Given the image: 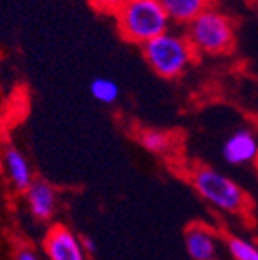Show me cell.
Returning <instances> with one entry per match:
<instances>
[{
	"label": "cell",
	"instance_id": "3",
	"mask_svg": "<svg viewBox=\"0 0 258 260\" xmlns=\"http://www.w3.org/2000/svg\"><path fill=\"white\" fill-rule=\"evenodd\" d=\"M143 47L145 61L157 76L177 78L184 73L194 58L197 56L195 49L188 42L186 35L166 31L153 40L146 42Z\"/></svg>",
	"mask_w": 258,
	"mask_h": 260
},
{
	"label": "cell",
	"instance_id": "10",
	"mask_svg": "<svg viewBox=\"0 0 258 260\" xmlns=\"http://www.w3.org/2000/svg\"><path fill=\"white\" fill-rule=\"evenodd\" d=\"M168 15L170 22L188 25L201 13L211 8V0H159Z\"/></svg>",
	"mask_w": 258,
	"mask_h": 260
},
{
	"label": "cell",
	"instance_id": "8",
	"mask_svg": "<svg viewBox=\"0 0 258 260\" xmlns=\"http://www.w3.org/2000/svg\"><path fill=\"white\" fill-rule=\"evenodd\" d=\"M25 201H27V208L31 211V215L40 222L53 219L54 211L58 206V195L47 181L42 179H35V183L29 186L25 191Z\"/></svg>",
	"mask_w": 258,
	"mask_h": 260
},
{
	"label": "cell",
	"instance_id": "4",
	"mask_svg": "<svg viewBox=\"0 0 258 260\" xmlns=\"http://www.w3.org/2000/svg\"><path fill=\"white\" fill-rule=\"evenodd\" d=\"M186 38L197 54H226L235 47V25L230 16L215 8L186 25Z\"/></svg>",
	"mask_w": 258,
	"mask_h": 260
},
{
	"label": "cell",
	"instance_id": "2",
	"mask_svg": "<svg viewBox=\"0 0 258 260\" xmlns=\"http://www.w3.org/2000/svg\"><path fill=\"white\" fill-rule=\"evenodd\" d=\"M191 186L206 203L231 215H244L249 210V197L242 186L215 168L197 167L190 174Z\"/></svg>",
	"mask_w": 258,
	"mask_h": 260
},
{
	"label": "cell",
	"instance_id": "16",
	"mask_svg": "<svg viewBox=\"0 0 258 260\" xmlns=\"http://www.w3.org/2000/svg\"><path fill=\"white\" fill-rule=\"evenodd\" d=\"M81 244H83V249L87 255H94V253H96V244H94V240L90 239V237H83Z\"/></svg>",
	"mask_w": 258,
	"mask_h": 260
},
{
	"label": "cell",
	"instance_id": "7",
	"mask_svg": "<svg viewBox=\"0 0 258 260\" xmlns=\"http://www.w3.org/2000/svg\"><path fill=\"white\" fill-rule=\"evenodd\" d=\"M184 246L191 260H215L218 251V237L213 228L194 222L186 228Z\"/></svg>",
	"mask_w": 258,
	"mask_h": 260
},
{
	"label": "cell",
	"instance_id": "15",
	"mask_svg": "<svg viewBox=\"0 0 258 260\" xmlns=\"http://www.w3.org/2000/svg\"><path fill=\"white\" fill-rule=\"evenodd\" d=\"M15 260H40V258H38V255L31 248H20L16 251Z\"/></svg>",
	"mask_w": 258,
	"mask_h": 260
},
{
	"label": "cell",
	"instance_id": "11",
	"mask_svg": "<svg viewBox=\"0 0 258 260\" xmlns=\"http://www.w3.org/2000/svg\"><path fill=\"white\" fill-rule=\"evenodd\" d=\"M89 92L96 102L103 103V105H112V103H116L117 100H119L121 89L117 85V81L110 80V78H105V76H100L90 81Z\"/></svg>",
	"mask_w": 258,
	"mask_h": 260
},
{
	"label": "cell",
	"instance_id": "6",
	"mask_svg": "<svg viewBox=\"0 0 258 260\" xmlns=\"http://www.w3.org/2000/svg\"><path fill=\"white\" fill-rule=\"evenodd\" d=\"M222 157L233 167L258 161V136L249 128L235 130L222 145Z\"/></svg>",
	"mask_w": 258,
	"mask_h": 260
},
{
	"label": "cell",
	"instance_id": "1",
	"mask_svg": "<svg viewBox=\"0 0 258 260\" xmlns=\"http://www.w3.org/2000/svg\"><path fill=\"white\" fill-rule=\"evenodd\" d=\"M114 16L123 40L137 45L170 31L172 24L159 0H126Z\"/></svg>",
	"mask_w": 258,
	"mask_h": 260
},
{
	"label": "cell",
	"instance_id": "14",
	"mask_svg": "<svg viewBox=\"0 0 258 260\" xmlns=\"http://www.w3.org/2000/svg\"><path fill=\"white\" fill-rule=\"evenodd\" d=\"M125 2L126 0H89V4L92 6L96 11L105 13V15H116Z\"/></svg>",
	"mask_w": 258,
	"mask_h": 260
},
{
	"label": "cell",
	"instance_id": "12",
	"mask_svg": "<svg viewBox=\"0 0 258 260\" xmlns=\"http://www.w3.org/2000/svg\"><path fill=\"white\" fill-rule=\"evenodd\" d=\"M139 145L152 154H165L172 146V139L166 132L155 128H145L139 134Z\"/></svg>",
	"mask_w": 258,
	"mask_h": 260
},
{
	"label": "cell",
	"instance_id": "17",
	"mask_svg": "<svg viewBox=\"0 0 258 260\" xmlns=\"http://www.w3.org/2000/svg\"><path fill=\"white\" fill-rule=\"evenodd\" d=\"M256 165H258V161H256Z\"/></svg>",
	"mask_w": 258,
	"mask_h": 260
},
{
	"label": "cell",
	"instance_id": "18",
	"mask_svg": "<svg viewBox=\"0 0 258 260\" xmlns=\"http://www.w3.org/2000/svg\"><path fill=\"white\" fill-rule=\"evenodd\" d=\"M215 260H217V258H215Z\"/></svg>",
	"mask_w": 258,
	"mask_h": 260
},
{
	"label": "cell",
	"instance_id": "9",
	"mask_svg": "<svg viewBox=\"0 0 258 260\" xmlns=\"http://www.w3.org/2000/svg\"><path fill=\"white\" fill-rule=\"evenodd\" d=\"M2 162H4V170L13 188L20 193H25L29 186L35 183V175H33L27 157L16 146H6L2 152Z\"/></svg>",
	"mask_w": 258,
	"mask_h": 260
},
{
	"label": "cell",
	"instance_id": "5",
	"mask_svg": "<svg viewBox=\"0 0 258 260\" xmlns=\"http://www.w3.org/2000/svg\"><path fill=\"white\" fill-rule=\"evenodd\" d=\"M44 251L49 260H89L81 239L65 224L49 228L44 239Z\"/></svg>",
	"mask_w": 258,
	"mask_h": 260
},
{
	"label": "cell",
	"instance_id": "13",
	"mask_svg": "<svg viewBox=\"0 0 258 260\" xmlns=\"http://www.w3.org/2000/svg\"><path fill=\"white\" fill-rule=\"evenodd\" d=\"M228 251L233 260H258V246L242 237H228Z\"/></svg>",
	"mask_w": 258,
	"mask_h": 260
}]
</instances>
